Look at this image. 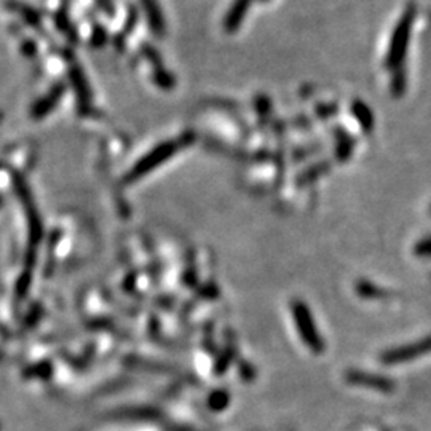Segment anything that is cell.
<instances>
[{
	"instance_id": "cell-1",
	"label": "cell",
	"mask_w": 431,
	"mask_h": 431,
	"mask_svg": "<svg viewBox=\"0 0 431 431\" xmlns=\"http://www.w3.org/2000/svg\"><path fill=\"white\" fill-rule=\"evenodd\" d=\"M294 316H296L299 331H301L302 336H303V341H306L312 348L320 350L321 342H320L318 334H316L312 316L308 315V310L303 306H297L294 308Z\"/></svg>"
},
{
	"instance_id": "cell-2",
	"label": "cell",
	"mask_w": 431,
	"mask_h": 431,
	"mask_svg": "<svg viewBox=\"0 0 431 431\" xmlns=\"http://www.w3.org/2000/svg\"><path fill=\"white\" fill-rule=\"evenodd\" d=\"M430 350H431V337L428 338V341L407 345V347H402L399 350H396V352L388 353L387 356H385V361H387V363H398V361L417 358V356L428 353Z\"/></svg>"
},
{
	"instance_id": "cell-3",
	"label": "cell",
	"mask_w": 431,
	"mask_h": 431,
	"mask_svg": "<svg viewBox=\"0 0 431 431\" xmlns=\"http://www.w3.org/2000/svg\"><path fill=\"white\" fill-rule=\"evenodd\" d=\"M175 151H176V147L172 146V144H166V146H162L160 149H157V151H153L151 153V157L144 158L146 162H142V163L136 166V170H135L136 176L144 175V172H146L147 170H151V168H153V166H157L158 163H162L163 160L168 158Z\"/></svg>"
},
{
	"instance_id": "cell-4",
	"label": "cell",
	"mask_w": 431,
	"mask_h": 431,
	"mask_svg": "<svg viewBox=\"0 0 431 431\" xmlns=\"http://www.w3.org/2000/svg\"><path fill=\"white\" fill-rule=\"evenodd\" d=\"M251 0H237V2L233 4L232 10L228 11L227 20H226V26L227 29H233L237 27L241 21H243V16L246 13V8H248Z\"/></svg>"
},
{
	"instance_id": "cell-5",
	"label": "cell",
	"mask_w": 431,
	"mask_h": 431,
	"mask_svg": "<svg viewBox=\"0 0 431 431\" xmlns=\"http://www.w3.org/2000/svg\"><path fill=\"white\" fill-rule=\"evenodd\" d=\"M352 381L355 383L372 385V387L383 388V390H388L390 387H392V383H390L388 381H383V378H377V377H372V376H363V374H360V376H353Z\"/></svg>"
}]
</instances>
